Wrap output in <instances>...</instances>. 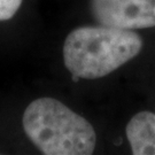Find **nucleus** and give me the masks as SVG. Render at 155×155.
<instances>
[{
    "instance_id": "obj_2",
    "label": "nucleus",
    "mask_w": 155,
    "mask_h": 155,
    "mask_svg": "<svg viewBox=\"0 0 155 155\" xmlns=\"http://www.w3.org/2000/svg\"><path fill=\"white\" fill-rule=\"evenodd\" d=\"M23 130L45 155H90L97 136L91 123L59 100H33L24 110Z\"/></svg>"
},
{
    "instance_id": "obj_5",
    "label": "nucleus",
    "mask_w": 155,
    "mask_h": 155,
    "mask_svg": "<svg viewBox=\"0 0 155 155\" xmlns=\"http://www.w3.org/2000/svg\"><path fill=\"white\" fill-rule=\"evenodd\" d=\"M23 0H0V22L8 21L20 9Z\"/></svg>"
},
{
    "instance_id": "obj_4",
    "label": "nucleus",
    "mask_w": 155,
    "mask_h": 155,
    "mask_svg": "<svg viewBox=\"0 0 155 155\" xmlns=\"http://www.w3.org/2000/svg\"><path fill=\"white\" fill-rule=\"evenodd\" d=\"M127 138L133 155H155V114L140 111L127 125Z\"/></svg>"
},
{
    "instance_id": "obj_1",
    "label": "nucleus",
    "mask_w": 155,
    "mask_h": 155,
    "mask_svg": "<svg viewBox=\"0 0 155 155\" xmlns=\"http://www.w3.org/2000/svg\"><path fill=\"white\" fill-rule=\"evenodd\" d=\"M143 39L132 30L106 25L74 29L63 44V62L71 79L105 77L140 53Z\"/></svg>"
},
{
    "instance_id": "obj_3",
    "label": "nucleus",
    "mask_w": 155,
    "mask_h": 155,
    "mask_svg": "<svg viewBox=\"0 0 155 155\" xmlns=\"http://www.w3.org/2000/svg\"><path fill=\"white\" fill-rule=\"evenodd\" d=\"M94 20L124 30L155 27V0H90Z\"/></svg>"
}]
</instances>
